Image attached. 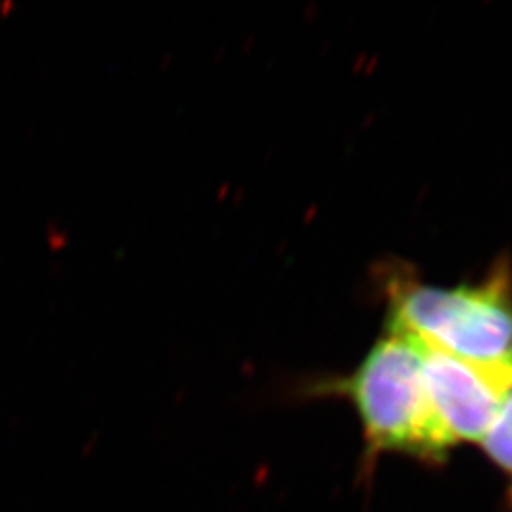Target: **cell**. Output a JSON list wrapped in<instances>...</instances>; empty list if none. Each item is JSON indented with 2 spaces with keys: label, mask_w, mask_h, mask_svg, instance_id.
<instances>
[{
  "label": "cell",
  "mask_w": 512,
  "mask_h": 512,
  "mask_svg": "<svg viewBox=\"0 0 512 512\" xmlns=\"http://www.w3.org/2000/svg\"><path fill=\"white\" fill-rule=\"evenodd\" d=\"M387 330L459 361L512 376V270L499 262L475 285L439 287L403 268L384 281Z\"/></svg>",
  "instance_id": "obj_1"
},
{
  "label": "cell",
  "mask_w": 512,
  "mask_h": 512,
  "mask_svg": "<svg viewBox=\"0 0 512 512\" xmlns=\"http://www.w3.org/2000/svg\"><path fill=\"white\" fill-rule=\"evenodd\" d=\"M315 393L353 404L370 465L382 454L442 463L452 450L433 416L420 346L403 334L387 330L351 374L319 382Z\"/></svg>",
  "instance_id": "obj_2"
},
{
  "label": "cell",
  "mask_w": 512,
  "mask_h": 512,
  "mask_svg": "<svg viewBox=\"0 0 512 512\" xmlns=\"http://www.w3.org/2000/svg\"><path fill=\"white\" fill-rule=\"evenodd\" d=\"M418 346L429 403L440 433L450 448L461 442L480 444L512 391L511 374L486 370L437 349Z\"/></svg>",
  "instance_id": "obj_3"
},
{
  "label": "cell",
  "mask_w": 512,
  "mask_h": 512,
  "mask_svg": "<svg viewBox=\"0 0 512 512\" xmlns=\"http://www.w3.org/2000/svg\"><path fill=\"white\" fill-rule=\"evenodd\" d=\"M480 446L488 459L507 478V499L512 505V391L501 404L490 431L480 440Z\"/></svg>",
  "instance_id": "obj_4"
}]
</instances>
